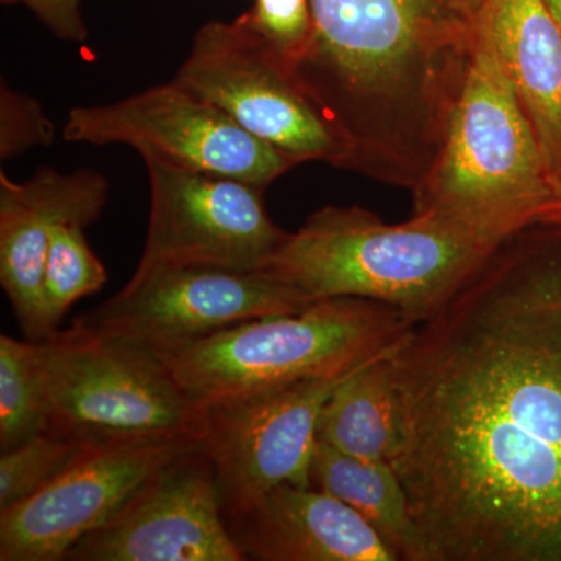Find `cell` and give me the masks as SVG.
<instances>
[{
	"instance_id": "6da1fadb",
	"label": "cell",
	"mask_w": 561,
	"mask_h": 561,
	"mask_svg": "<svg viewBox=\"0 0 561 561\" xmlns=\"http://www.w3.org/2000/svg\"><path fill=\"white\" fill-rule=\"evenodd\" d=\"M391 367L424 561H561V221L502 243Z\"/></svg>"
},
{
	"instance_id": "7a4b0ae2",
	"label": "cell",
	"mask_w": 561,
	"mask_h": 561,
	"mask_svg": "<svg viewBox=\"0 0 561 561\" xmlns=\"http://www.w3.org/2000/svg\"><path fill=\"white\" fill-rule=\"evenodd\" d=\"M502 243L432 214L390 225L359 206H327L289 232L264 272L313 301L367 298L419 327L440 313Z\"/></svg>"
},
{
	"instance_id": "3957f363",
	"label": "cell",
	"mask_w": 561,
	"mask_h": 561,
	"mask_svg": "<svg viewBox=\"0 0 561 561\" xmlns=\"http://www.w3.org/2000/svg\"><path fill=\"white\" fill-rule=\"evenodd\" d=\"M412 192L413 214L459 221L500 242L561 221L537 135L481 20L440 153Z\"/></svg>"
},
{
	"instance_id": "277c9868",
	"label": "cell",
	"mask_w": 561,
	"mask_h": 561,
	"mask_svg": "<svg viewBox=\"0 0 561 561\" xmlns=\"http://www.w3.org/2000/svg\"><path fill=\"white\" fill-rule=\"evenodd\" d=\"M415 328L367 298H324L305 311L262 317L162 354L197 408L251 390L343 378L401 345Z\"/></svg>"
},
{
	"instance_id": "5b68a950",
	"label": "cell",
	"mask_w": 561,
	"mask_h": 561,
	"mask_svg": "<svg viewBox=\"0 0 561 561\" xmlns=\"http://www.w3.org/2000/svg\"><path fill=\"white\" fill-rule=\"evenodd\" d=\"M49 430L92 442L201 437L202 411L157 354L70 327L41 342Z\"/></svg>"
},
{
	"instance_id": "8992f818",
	"label": "cell",
	"mask_w": 561,
	"mask_h": 561,
	"mask_svg": "<svg viewBox=\"0 0 561 561\" xmlns=\"http://www.w3.org/2000/svg\"><path fill=\"white\" fill-rule=\"evenodd\" d=\"M175 80L298 164L321 161L348 171L342 140L249 13L202 25Z\"/></svg>"
},
{
	"instance_id": "52a82bcc",
	"label": "cell",
	"mask_w": 561,
	"mask_h": 561,
	"mask_svg": "<svg viewBox=\"0 0 561 561\" xmlns=\"http://www.w3.org/2000/svg\"><path fill=\"white\" fill-rule=\"evenodd\" d=\"M312 302L264 271L162 265L136 271L124 289L70 327L162 356L225 328L301 312Z\"/></svg>"
},
{
	"instance_id": "ba28073f",
	"label": "cell",
	"mask_w": 561,
	"mask_h": 561,
	"mask_svg": "<svg viewBox=\"0 0 561 561\" xmlns=\"http://www.w3.org/2000/svg\"><path fill=\"white\" fill-rule=\"evenodd\" d=\"M62 136L92 146L122 144L142 158L241 180L262 191L300 165L175 79L122 101L76 106Z\"/></svg>"
},
{
	"instance_id": "9c48e42d",
	"label": "cell",
	"mask_w": 561,
	"mask_h": 561,
	"mask_svg": "<svg viewBox=\"0 0 561 561\" xmlns=\"http://www.w3.org/2000/svg\"><path fill=\"white\" fill-rule=\"evenodd\" d=\"M346 376L265 387L198 408L227 524L276 486H312L320 412Z\"/></svg>"
},
{
	"instance_id": "30bf717a",
	"label": "cell",
	"mask_w": 561,
	"mask_h": 561,
	"mask_svg": "<svg viewBox=\"0 0 561 561\" xmlns=\"http://www.w3.org/2000/svg\"><path fill=\"white\" fill-rule=\"evenodd\" d=\"M202 446L195 435L101 442L27 500L0 511V560L61 561L158 471Z\"/></svg>"
},
{
	"instance_id": "8fae6325",
	"label": "cell",
	"mask_w": 561,
	"mask_h": 561,
	"mask_svg": "<svg viewBox=\"0 0 561 561\" xmlns=\"http://www.w3.org/2000/svg\"><path fill=\"white\" fill-rule=\"evenodd\" d=\"M150 181V220L136 271L209 265L264 271L289 232L265 213L262 190L241 180L142 158Z\"/></svg>"
},
{
	"instance_id": "7c38bea8",
	"label": "cell",
	"mask_w": 561,
	"mask_h": 561,
	"mask_svg": "<svg viewBox=\"0 0 561 561\" xmlns=\"http://www.w3.org/2000/svg\"><path fill=\"white\" fill-rule=\"evenodd\" d=\"M66 560H245L225 522L216 470L203 443L144 483Z\"/></svg>"
},
{
	"instance_id": "4fadbf2b",
	"label": "cell",
	"mask_w": 561,
	"mask_h": 561,
	"mask_svg": "<svg viewBox=\"0 0 561 561\" xmlns=\"http://www.w3.org/2000/svg\"><path fill=\"white\" fill-rule=\"evenodd\" d=\"M108 192V180L92 169L43 168L22 183L0 172V283L28 341L47 339L43 276L51 231L61 224L90 227Z\"/></svg>"
},
{
	"instance_id": "5bb4252c",
	"label": "cell",
	"mask_w": 561,
	"mask_h": 561,
	"mask_svg": "<svg viewBox=\"0 0 561 561\" xmlns=\"http://www.w3.org/2000/svg\"><path fill=\"white\" fill-rule=\"evenodd\" d=\"M228 529L245 560L400 561L359 513L316 486H276Z\"/></svg>"
},
{
	"instance_id": "9a60e30c",
	"label": "cell",
	"mask_w": 561,
	"mask_h": 561,
	"mask_svg": "<svg viewBox=\"0 0 561 561\" xmlns=\"http://www.w3.org/2000/svg\"><path fill=\"white\" fill-rule=\"evenodd\" d=\"M479 20L529 117L556 191L561 181L559 25L546 0H489Z\"/></svg>"
},
{
	"instance_id": "2e32d148",
	"label": "cell",
	"mask_w": 561,
	"mask_h": 561,
	"mask_svg": "<svg viewBox=\"0 0 561 561\" xmlns=\"http://www.w3.org/2000/svg\"><path fill=\"white\" fill-rule=\"evenodd\" d=\"M391 353L368 362L335 387L320 412V442L357 459L394 460L401 423Z\"/></svg>"
},
{
	"instance_id": "e0dca14e",
	"label": "cell",
	"mask_w": 561,
	"mask_h": 561,
	"mask_svg": "<svg viewBox=\"0 0 561 561\" xmlns=\"http://www.w3.org/2000/svg\"><path fill=\"white\" fill-rule=\"evenodd\" d=\"M311 483L359 513L400 561H424L423 540L408 493L389 461L357 459L317 438Z\"/></svg>"
},
{
	"instance_id": "ac0fdd59",
	"label": "cell",
	"mask_w": 561,
	"mask_h": 561,
	"mask_svg": "<svg viewBox=\"0 0 561 561\" xmlns=\"http://www.w3.org/2000/svg\"><path fill=\"white\" fill-rule=\"evenodd\" d=\"M49 430L41 342L0 335V451Z\"/></svg>"
},
{
	"instance_id": "d6986e66",
	"label": "cell",
	"mask_w": 561,
	"mask_h": 561,
	"mask_svg": "<svg viewBox=\"0 0 561 561\" xmlns=\"http://www.w3.org/2000/svg\"><path fill=\"white\" fill-rule=\"evenodd\" d=\"M84 227L61 224L51 231L43 276V320L47 339L70 306L101 290L108 273L84 238Z\"/></svg>"
},
{
	"instance_id": "ffe728a7",
	"label": "cell",
	"mask_w": 561,
	"mask_h": 561,
	"mask_svg": "<svg viewBox=\"0 0 561 561\" xmlns=\"http://www.w3.org/2000/svg\"><path fill=\"white\" fill-rule=\"evenodd\" d=\"M101 442L46 431L0 457V511L27 500Z\"/></svg>"
},
{
	"instance_id": "44dd1931",
	"label": "cell",
	"mask_w": 561,
	"mask_h": 561,
	"mask_svg": "<svg viewBox=\"0 0 561 561\" xmlns=\"http://www.w3.org/2000/svg\"><path fill=\"white\" fill-rule=\"evenodd\" d=\"M55 138L54 122L32 95L0 81V160L9 161Z\"/></svg>"
},
{
	"instance_id": "7402d4cb",
	"label": "cell",
	"mask_w": 561,
	"mask_h": 561,
	"mask_svg": "<svg viewBox=\"0 0 561 561\" xmlns=\"http://www.w3.org/2000/svg\"><path fill=\"white\" fill-rule=\"evenodd\" d=\"M249 14L254 27L286 60L300 51L311 33L309 0H256Z\"/></svg>"
},
{
	"instance_id": "603a6c76",
	"label": "cell",
	"mask_w": 561,
	"mask_h": 561,
	"mask_svg": "<svg viewBox=\"0 0 561 561\" xmlns=\"http://www.w3.org/2000/svg\"><path fill=\"white\" fill-rule=\"evenodd\" d=\"M2 5H24L58 39L81 44L88 39V25L81 13V0H0Z\"/></svg>"
},
{
	"instance_id": "cb8c5ba5",
	"label": "cell",
	"mask_w": 561,
	"mask_h": 561,
	"mask_svg": "<svg viewBox=\"0 0 561 561\" xmlns=\"http://www.w3.org/2000/svg\"><path fill=\"white\" fill-rule=\"evenodd\" d=\"M546 3H548L553 20H556L557 25H559L561 32V0H546Z\"/></svg>"
},
{
	"instance_id": "d4e9b609",
	"label": "cell",
	"mask_w": 561,
	"mask_h": 561,
	"mask_svg": "<svg viewBox=\"0 0 561 561\" xmlns=\"http://www.w3.org/2000/svg\"><path fill=\"white\" fill-rule=\"evenodd\" d=\"M489 2V0H465V3H467L468 9H470L472 14H476V16H479L481 14V11L483 7H485V3Z\"/></svg>"
},
{
	"instance_id": "484cf974",
	"label": "cell",
	"mask_w": 561,
	"mask_h": 561,
	"mask_svg": "<svg viewBox=\"0 0 561 561\" xmlns=\"http://www.w3.org/2000/svg\"><path fill=\"white\" fill-rule=\"evenodd\" d=\"M556 195H557V202H559L560 209H561V181L559 183V186L556 187Z\"/></svg>"
}]
</instances>
